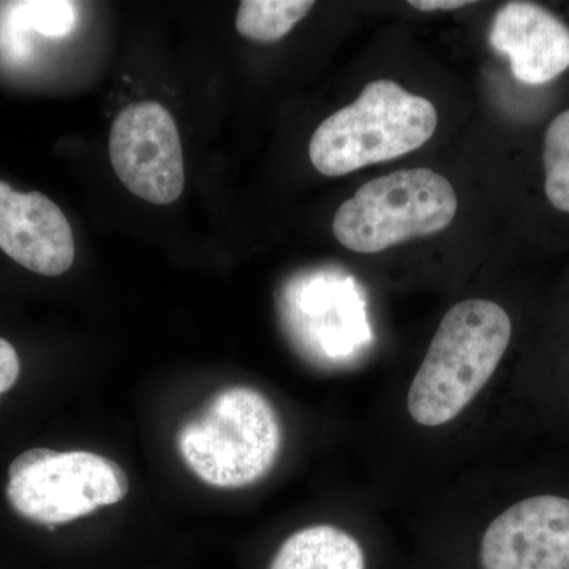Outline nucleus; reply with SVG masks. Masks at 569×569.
<instances>
[{
    "instance_id": "1",
    "label": "nucleus",
    "mask_w": 569,
    "mask_h": 569,
    "mask_svg": "<svg viewBox=\"0 0 569 569\" xmlns=\"http://www.w3.org/2000/svg\"><path fill=\"white\" fill-rule=\"evenodd\" d=\"M507 310L467 299L448 310L408 391L410 417L425 427L448 425L489 383L511 342Z\"/></svg>"
},
{
    "instance_id": "13",
    "label": "nucleus",
    "mask_w": 569,
    "mask_h": 569,
    "mask_svg": "<svg viewBox=\"0 0 569 569\" xmlns=\"http://www.w3.org/2000/svg\"><path fill=\"white\" fill-rule=\"evenodd\" d=\"M13 7L22 28L32 29L41 36L59 39L69 36L77 28V3L66 0H37L13 3Z\"/></svg>"
},
{
    "instance_id": "11",
    "label": "nucleus",
    "mask_w": 569,
    "mask_h": 569,
    "mask_svg": "<svg viewBox=\"0 0 569 569\" xmlns=\"http://www.w3.org/2000/svg\"><path fill=\"white\" fill-rule=\"evenodd\" d=\"M313 6L312 0H244L239 3L236 29L246 39L272 43L288 36Z\"/></svg>"
},
{
    "instance_id": "2",
    "label": "nucleus",
    "mask_w": 569,
    "mask_h": 569,
    "mask_svg": "<svg viewBox=\"0 0 569 569\" xmlns=\"http://www.w3.org/2000/svg\"><path fill=\"white\" fill-rule=\"evenodd\" d=\"M436 107L391 80L366 86L355 103L318 126L309 144L318 173L339 178L417 151L436 133Z\"/></svg>"
},
{
    "instance_id": "4",
    "label": "nucleus",
    "mask_w": 569,
    "mask_h": 569,
    "mask_svg": "<svg viewBox=\"0 0 569 569\" xmlns=\"http://www.w3.org/2000/svg\"><path fill=\"white\" fill-rule=\"evenodd\" d=\"M458 212L455 187L427 168L381 176L337 209L332 233L356 253H378L447 230Z\"/></svg>"
},
{
    "instance_id": "12",
    "label": "nucleus",
    "mask_w": 569,
    "mask_h": 569,
    "mask_svg": "<svg viewBox=\"0 0 569 569\" xmlns=\"http://www.w3.org/2000/svg\"><path fill=\"white\" fill-rule=\"evenodd\" d=\"M542 162L546 197L557 211L569 213V110L546 130Z\"/></svg>"
},
{
    "instance_id": "7",
    "label": "nucleus",
    "mask_w": 569,
    "mask_h": 569,
    "mask_svg": "<svg viewBox=\"0 0 569 569\" xmlns=\"http://www.w3.org/2000/svg\"><path fill=\"white\" fill-rule=\"evenodd\" d=\"M482 569H569V498H526L501 512L479 548Z\"/></svg>"
},
{
    "instance_id": "6",
    "label": "nucleus",
    "mask_w": 569,
    "mask_h": 569,
    "mask_svg": "<svg viewBox=\"0 0 569 569\" xmlns=\"http://www.w3.org/2000/svg\"><path fill=\"white\" fill-rule=\"evenodd\" d=\"M110 157L123 186L152 204H171L182 194L186 168L171 112L157 102L123 108L110 133Z\"/></svg>"
},
{
    "instance_id": "14",
    "label": "nucleus",
    "mask_w": 569,
    "mask_h": 569,
    "mask_svg": "<svg viewBox=\"0 0 569 569\" xmlns=\"http://www.w3.org/2000/svg\"><path fill=\"white\" fill-rule=\"evenodd\" d=\"M20 370V356L11 343L0 337V396L13 388Z\"/></svg>"
},
{
    "instance_id": "10",
    "label": "nucleus",
    "mask_w": 569,
    "mask_h": 569,
    "mask_svg": "<svg viewBox=\"0 0 569 569\" xmlns=\"http://www.w3.org/2000/svg\"><path fill=\"white\" fill-rule=\"evenodd\" d=\"M269 569H366L358 539L335 526H313L291 535Z\"/></svg>"
},
{
    "instance_id": "3",
    "label": "nucleus",
    "mask_w": 569,
    "mask_h": 569,
    "mask_svg": "<svg viewBox=\"0 0 569 569\" xmlns=\"http://www.w3.org/2000/svg\"><path fill=\"white\" fill-rule=\"evenodd\" d=\"M179 452L206 485L244 488L274 467L282 448V426L272 403L257 389L219 392L203 417L182 427Z\"/></svg>"
},
{
    "instance_id": "8",
    "label": "nucleus",
    "mask_w": 569,
    "mask_h": 569,
    "mask_svg": "<svg viewBox=\"0 0 569 569\" xmlns=\"http://www.w3.org/2000/svg\"><path fill=\"white\" fill-rule=\"evenodd\" d=\"M0 249L29 271L61 276L73 264V231L50 198L0 181Z\"/></svg>"
},
{
    "instance_id": "9",
    "label": "nucleus",
    "mask_w": 569,
    "mask_h": 569,
    "mask_svg": "<svg viewBox=\"0 0 569 569\" xmlns=\"http://www.w3.org/2000/svg\"><path fill=\"white\" fill-rule=\"evenodd\" d=\"M490 47L507 56L516 80L541 86L569 69V28L545 7L509 2L497 11Z\"/></svg>"
},
{
    "instance_id": "15",
    "label": "nucleus",
    "mask_w": 569,
    "mask_h": 569,
    "mask_svg": "<svg viewBox=\"0 0 569 569\" xmlns=\"http://www.w3.org/2000/svg\"><path fill=\"white\" fill-rule=\"evenodd\" d=\"M408 3L419 11H449L463 9L473 2H468V0H411Z\"/></svg>"
},
{
    "instance_id": "5",
    "label": "nucleus",
    "mask_w": 569,
    "mask_h": 569,
    "mask_svg": "<svg viewBox=\"0 0 569 569\" xmlns=\"http://www.w3.org/2000/svg\"><path fill=\"white\" fill-rule=\"evenodd\" d=\"M129 479L114 460L86 451L37 448L11 462L7 498L21 518L56 526L116 505Z\"/></svg>"
}]
</instances>
